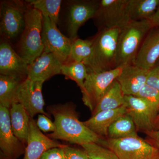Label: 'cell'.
Listing matches in <instances>:
<instances>
[{"label":"cell","instance_id":"cell-7","mask_svg":"<svg viewBox=\"0 0 159 159\" xmlns=\"http://www.w3.org/2000/svg\"><path fill=\"white\" fill-rule=\"evenodd\" d=\"M97 0H71L65 1L63 24L66 36L71 40L78 38L80 28L93 18L99 6Z\"/></svg>","mask_w":159,"mask_h":159},{"label":"cell","instance_id":"cell-27","mask_svg":"<svg viewBox=\"0 0 159 159\" xmlns=\"http://www.w3.org/2000/svg\"><path fill=\"white\" fill-rule=\"evenodd\" d=\"M92 50V41L77 38L72 42L70 53L66 62L84 63L90 56Z\"/></svg>","mask_w":159,"mask_h":159},{"label":"cell","instance_id":"cell-5","mask_svg":"<svg viewBox=\"0 0 159 159\" xmlns=\"http://www.w3.org/2000/svg\"><path fill=\"white\" fill-rule=\"evenodd\" d=\"M29 7L26 1H1L0 31L4 39H14L20 36L25 28Z\"/></svg>","mask_w":159,"mask_h":159},{"label":"cell","instance_id":"cell-35","mask_svg":"<svg viewBox=\"0 0 159 159\" xmlns=\"http://www.w3.org/2000/svg\"><path fill=\"white\" fill-rule=\"evenodd\" d=\"M152 28L159 26V6L152 16L148 19Z\"/></svg>","mask_w":159,"mask_h":159},{"label":"cell","instance_id":"cell-36","mask_svg":"<svg viewBox=\"0 0 159 159\" xmlns=\"http://www.w3.org/2000/svg\"><path fill=\"white\" fill-rule=\"evenodd\" d=\"M156 130L159 129V110L158 112L157 116V122H156Z\"/></svg>","mask_w":159,"mask_h":159},{"label":"cell","instance_id":"cell-21","mask_svg":"<svg viewBox=\"0 0 159 159\" xmlns=\"http://www.w3.org/2000/svg\"><path fill=\"white\" fill-rule=\"evenodd\" d=\"M159 6V0H128L125 23L149 19Z\"/></svg>","mask_w":159,"mask_h":159},{"label":"cell","instance_id":"cell-6","mask_svg":"<svg viewBox=\"0 0 159 159\" xmlns=\"http://www.w3.org/2000/svg\"><path fill=\"white\" fill-rule=\"evenodd\" d=\"M101 145L111 149L119 159H152L159 156V150L139 136L102 139Z\"/></svg>","mask_w":159,"mask_h":159},{"label":"cell","instance_id":"cell-18","mask_svg":"<svg viewBox=\"0 0 159 159\" xmlns=\"http://www.w3.org/2000/svg\"><path fill=\"white\" fill-rule=\"evenodd\" d=\"M149 70L133 63L123 66L116 80L124 95L136 96L146 84Z\"/></svg>","mask_w":159,"mask_h":159},{"label":"cell","instance_id":"cell-13","mask_svg":"<svg viewBox=\"0 0 159 159\" xmlns=\"http://www.w3.org/2000/svg\"><path fill=\"white\" fill-rule=\"evenodd\" d=\"M0 148L6 159H17L25 153L22 142L15 135L11 127L9 109L0 105Z\"/></svg>","mask_w":159,"mask_h":159},{"label":"cell","instance_id":"cell-12","mask_svg":"<svg viewBox=\"0 0 159 159\" xmlns=\"http://www.w3.org/2000/svg\"><path fill=\"white\" fill-rule=\"evenodd\" d=\"M128 0H100L93 18L98 30L120 27L125 23Z\"/></svg>","mask_w":159,"mask_h":159},{"label":"cell","instance_id":"cell-26","mask_svg":"<svg viewBox=\"0 0 159 159\" xmlns=\"http://www.w3.org/2000/svg\"><path fill=\"white\" fill-rule=\"evenodd\" d=\"M88 74L87 69L84 63L71 62L63 64L61 74L64 75L66 79L75 81L81 90L83 88Z\"/></svg>","mask_w":159,"mask_h":159},{"label":"cell","instance_id":"cell-30","mask_svg":"<svg viewBox=\"0 0 159 159\" xmlns=\"http://www.w3.org/2000/svg\"><path fill=\"white\" fill-rule=\"evenodd\" d=\"M65 159H89L87 154L84 150L73 148L64 145L62 147Z\"/></svg>","mask_w":159,"mask_h":159},{"label":"cell","instance_id":"cell-2","mask_svg":"<svg viewBox=\"0 0 159 159\" xmlns=\"http://www.w3.org/2000/svg\"><path fill=\"white\" fill-rule=\"evenodd\" d=\"M120 31V27L101 29L91 39L92 52L84 63L88 73H99L116 68L117 43Z\"/></svg>","mask_w":159,"mask_h":159},{"label":"cell","instance_id":"cell-31","mask_svg":"<svg viewBox=\"0 0 159 159\" xmlns=\"http://www.w3.org/2000/svg\"><path fill=\"white\" fill-rule=\"evenodd\" d=\"M36 123L39 129L43 132H54L56 130L54 122H52L51 119L45 115H39Z\"/></svg>","mask_w":159,"mask_h":159},{"label":"cell","instance_id":"cell-33","mask_svg":"<svg viewBox=\"0 0 159 159\" xmlns=\"http://www.w3.org/2000/svg\"><path fill=\"white\" fill-rule=\"evenodd\" d=\"M62 147L49 149L43 154L40 159H65Z\"/></svg>","mask_w":159,"mask_h":159},{"label":"cell","instance_id":"cell-29","mask_svg":"<svg viewBox=\"0 0 159 159\" xmlns=\"http://www.w3.org/2000/svg\"><path fill=\"white\" fill-rule=\"evenodd\" d=\"M135 96L144 99L158 112L159 91L146 84Z\"/></svg>","mask_w":159,"mask_h":159},{"label":"cell","instance_id":"cell-23","mask_svg":"<svg viewBox=\"0 0 159 159\" xmlns=\"http://www.w3.org/2000/svg\"><path fill=\"white\" fill-rule=\"evenodd\" d=\"M133 120L128 114L119 117L108 129L107 139H118L139 136Z\"/></svg>","mask_w":159,"mask_h":159},{"label":"cell","instance_id":"cell-11","mask_svg":"<svg viewBox=\"0 0 159 159\" xmlns=\"http://www.w3.org/2000/svg\"><path fill=\"white\" fill-rule=\"evenodd\" d=\"M44 82L34 81L28 78L23 80L18 89L14 100L23 106L31 118L41 114L47 116L48 114L44 111V101L42 95Z\"/></svg>","mask_w":159,"mask_h":159},{"label":"cell","instance_id":"cell-32","mask_svg":"<svg viewBox=\"0 0 159 159\" xmlns=\"http://www.w3.org/2000/svg\"><path fill=\"white\" fill-rule=\"evenodd\" d=\"M146 84L159 91V66L149 70Z\"/></svg>","mask_w":159,"mask_h":159},{"label":"cell","instance_id":"cell-3","mask_svg":"<svg viewBox=\"0 0 159 159\" xmlns=\"http://www.w3.org/2000/svg\"><path fill=\"white\" fill-rule=\"evenodd\" d=\"M116 68L132 64L144 39L152 28L148 20L131 21L120 27Z\"/></svg>","mask_w":159,"mask_h":159},{"label":"cell","instance_id":"cell-16","mask_svg":"<svg viewBox=\"0 0 159 159\" xmlns=\"http://www.w3.org/2000/svg\"><path fill=\"white\" fill-rule=\"evenodd\" d=\"M159 60V26L149 30L133 64L146 70L156 66Z\"/></svg>","mask_w":159,"mask_h":159},{"label":"cell","instance_id":"cell-20","mask_svg":"<svg viewBox=\"0 0 159 159\" xmlns=\"http://www.w3.org/2000/svg\"><path fill=\"white\" fill-rule=\"evenodd\" d=\"M9 113L11 127L15 135L23 144L27 143L31 118L23 106L17 102L12 103Z\"/></svg>","mask_w":159,"mask_h":159},{"label":"cell","instance_id":"cell-10","mask_svg":"<svg viewBox=\"0 0 159 159\" xmlns=\"http://www.w3.org/2000/svg\"><path fill=\"white\" fill-rule=\"evenodd\" d=\"M42 39L44 52L53 53L61 61H68L70 53L71 40L62 34L49 17L43 15Z\"/></svg>","mask_w":159,"mask_h":159},{"label":"cell","instance_id":"cell-37","mask_svg":"<svg viewBox=\"0 0 159 159\" xmlns=\"http://www.w3.org/2000/svg\"><path fill=\"white\" fill-rule=\"evenodd\" d=\"M152 159H159V156Z\"/></svg>","mask_w":159,"mask_h":159},{"label":"cell","instance_id":"cell-9","mask_svg":"<svg viewBox=\"0 0 159 159\" xmlns=\"http://www.w3.org/2000/svg\"><path fill=\"white\" fill-rule=\"evenodd\" d=\"M126 114L130 116L138 131L146 135L156 130L158 111L144 99L134 96H124Z\"/></svg>","mask_w":159,"mask_h":159},{"label":"cell","instance_id":"cell-28","mask_svg":"<svg viewBox=\"0 0 159 159\" xmlns=\"http://www.w3.org/2000/svg\"><path fill=\"white\" fill-rule=\"evenodd\" d=\"M85 151L89 159H119L113 151L96 143L81 145Z\"/></svg>","mask_w":159,"mask_h":159},{"label":"cell","instance_id":"cell-25","mask_svg":"<svg viewBox=\"0 0 159 159\" xmlns=\"http://www.w3.org/2000/svg\"><path fill=\"white\" fill-rule=\"evenodd\" d=\"M31 7L39 10L43 15L51 19L57 25L59 23L61 9L63 1L61 0H28Z\"/></svg>","mask_w":159,"mask_h":159},{"label":"cell","instance_id":"cell-22","mask_svg":"<svg viewBox=\"0 0 159 159\" xmlns=\"http://www.w3.org/2000/svg\"><path fill=\"white\" fill-rule=\"evenodd\" d=\"M124 95L116 80H114L99 100L92 116L101 111L116 109L124 105Z\"/></svg>","mask_w":159,"mask_h":159},{"label":"cell","instance_id":"cell-34","mask_svg":"<svg viewBox=\"0 0 159 159\" xmlns=\"http://www.w3.org/2000/svg\"><path fill=\"white\" fill-rule=\"evenodd\" d=\"M147 136L149 140L148 142L159 150V129L154 130Z\"/></svg>","mask_w":159,"mask_h":159},{"label":"cell","instance_id":"cell-17","mask_svg":"<svg viewBox=\"0 0 159 159\" xmlns=\"http://www.w3.org/2000/svg\"><path fill=\"white\" fill-rule=\"evenodd\" d=\"M27 144L24 159H40L43 154L49 149L60 148L64 145L43 134L33 118L30 119Z\"/></svg>","mask_w":159,"mask_h":159},{"label":"cell","instance_id":"cell-14","mask_svg":"<svg viewBox=\"0 0 159 159\" xmlns=\"http://www.w3.org/2000/svg\"><path fill=\"white\" fill-rule=\"evenodd\" d=\"M63 64L55 54L43 51L29 65L27 78L44 82L54 75L61 74Z\"/></svg>","mask_w":159,"mask_h":159},{"label":"cell","instance_id":"cell-24","mask_svg":"<svg viewBox=\"0 0 159 159\" xmlns=\"http://www.w3.org/2000/svg\"><path fill=\"white\" fill-rule=\"evenodd\" d=\"M25 79L0 75V105L9 109L14 102L19 87Z\"/></svg>","mask_w":159,"mask_h":159},{"label":"cell","instance_id":"cell-19","mask_svg":"<svg viewBox=\"0 0 159 159\" xmlns=\"http://www.w3.org/2000/svg\"><path fill=\"white\" fill-rule=\"evenodd\" d=\"M126 113V107L124 104L116 109L99 112L83 122L97 135L103 139H107L110 126L119 117Z\"/></svg>","mask_w":159,"mask_h":159},{"label":"cell","instance_id":"cell-4","mask_svg":"<svg viewBox=\"0 0 159 159\" xmlns=\"http://www.w3.org/2000/svg\"><path fill=\"white\" fill-rule=\"evenodd\" d=\"M43 18L41 12L29 5L25 14V28L17 45L18 54L29 65L43 52Z\"/></svg>","mask_w":159,"mask_h":159},{"label":"cell","instance_id":"cell-1","mask_svg":"<svg viewBox=\"0 0 159 159\" xmlns=\"http://www.w3.org/2000/svg\"><path fill=\"white\" fill-rule=\"evenodd\" d=\"M49 111L53 115L56 130L49 138L82 145L90 143L101 145V138L80 121L75 110L70 104L54 105Z\"/></svg>","mask_w":159,"mask_h":159},{"label":"cell","instance_id":"cell-8","mask_svg":"<svg viewBox=\"0 0 159 159\" xmlns=\"http://www.w3.org/2000/svg\"><path fill=\"white\" fill-rule=\"evenodd\" d=\"M123 68L119 67L110 70L88 74L81 91L83 102L92 113L110 86L119 76Z\"/></svg>","mask_w":159,"mask_h":159},{"label":"cell","instance_id":"cell-15","mask_svg":"<svg viewBox=\"0 0 159 159\" xmlns=\"http://www.w3.org/2000/svg\"><path fill=\"white\" fill-rule=\"evenodd\" d=\"M29 65L15 51L9 42L1 41L0 45V74L22 79L27 77Z\"/></svg>","mask_w":159,"mask_h":159},{"label":"cell","instance_id":"cell-38","mask_svg":"<svg viewBox=\"0 0 159 159\" xmlns=\"http://www.w3.org/2000/svg\"><path fill=\"white\" fill-rule=\"evenodd\" d=\"M156 66H159V60L158 61L157 63Z\"/></svg>","mask_w":159,"mask_h":159}]
</instances>
